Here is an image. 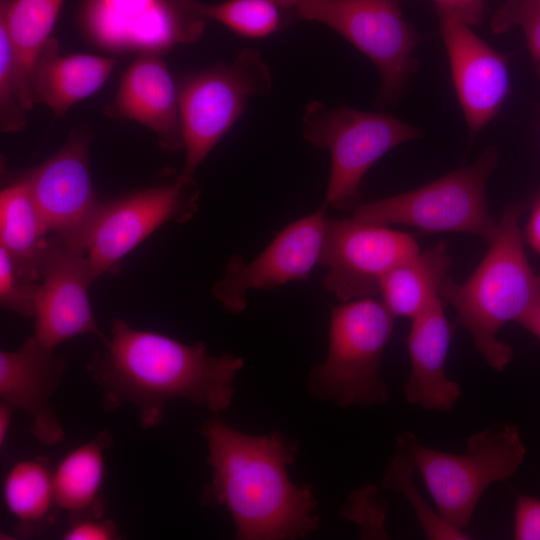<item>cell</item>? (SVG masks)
<instances>
[{"instance_id": "cell-37", "label": "cell", "mask_w": 540, "mask_h": 540, "mask_svg": "<svg viewBox=\"0 0 540 540\" xmlns=\"http://www.w3.org/2000/svg\"><path fill=\"white\" fill-rule=\"evenodd\" d=\"M273 1L277 3L279 6H281L283 9L289 11L292 9L297 10V8L307 0H273Z\"/></svg>"}, {"instance_id": "cell-20", "label": "cell", "mask_w": 540, "mask_h": 540, "mask_svg": "<svg viewBox=\"0 0 540 540\" xmlns=\"http://www.w3.org/2000/svg\"><path fill=\"white\" fill-rule=\"evenodd\" d=\"M48 227L21 178L0 194V247L10 256L17 274L38 284L47 253Z\"/></svg>"}, {"instance_id": "cell-13", "label": "cell", "mask_w": 540, "mask_h": 540, "mask_svg": "<svg viewBox=\"0 0 540 540\" xmlns=\"http://www.w3.org/2000/svg\"><path fill=\"white\" fill-rule=\"evenodd\" d=\"M89 143L84 133L71 135L59 150L22 177L49 232L83 251L103 203L90 176Z\"/></svg>"}, {"instance_id": "cell-28", "label": "cell", "mask_w": 540, "mask_h": 540, "mask_svg": "<svg viewBox=\"0 0 540 540\" xmlns=\"http://www.w3.org/2000/svg\"><path fill=\"white\" fill-rule=\"evenodd\" d=\"M25 108L14 52L0 24V125L4 133L17 132L25 124Z\"/></svg>"}, {"instance_id": "cell-23", "label": "cell", "mask_w": 540, "mask_h": 540, "mask_svg": "<svg viewBox=\"0 0 540 540\" xmlns=\"http://www.w3.org/2000/svg\"><path fill=\"white\" fill-rule=\"evenodd\" d=\"M63 0H0V24L11 42L19 73L25 110L33 107L30 75L35 59L46 42Z\"/></svg>"}, {"instance_id": "cell-29", "label": "cell", "mask_w": 540, "mask_h": 540, "mask_svg": "<svg viewBox=\"0 0 540 540\" xmlns=\"http://www.w3.org/2000/svg\"><path fill=\"white\" fill-rule=\"evenodd\" d=\"M517 26L524 32L530 53L540 68L539 0H506L491 20V30L496 34Z\"/></svg>"}, {"instance_id": "cell-24", "label": "cell", "mask_w": 540, "mask_h": 540, "mask_svg": "<svg viewBox=\"0 0 540 540\" xmlns=\"http://www.w3.org/2000/svg\"><path fill=\"white\" fill-rule=\"evenodd\" d=\"M3 499L23 535L42 533L55 521L53 472L43 458L16 462L5 475Z\"/></svg>"}, {"instance_id": "cell-10", "label": "cell", "mask_w": 540, "mask_h": 540, "mask_svg": "<svg viewBox=\"0 0 540 540\" xmlns=\"http://www.w3.org/2000/svg\"><path fill=\"white\" fill-rule=\"evenodd\" d=\"M199 189L181 174L172 182L102 203L90 229L85 252L96 278L167 222L182 223L198 210Z\"/></svg>"}, {"instance_id": "cell-15", "label": "cell", "mask_w": 540, "mask_h": 540, "mask_svg": "<svg viewBox=\"0 0 540 540\" xmlns=\"http://www.w3.org/2000/svg\"><path fill=\"white\" fill-rule=\"evenodd\" d=\"M458 102L472 136L496 117L509 94L507 58L468 23L436 11Z\"/></svg>"}, {"instance_id": "cell-25", "label": "cell", "mask_w": 540, "mask_h": 540, "mask_svg": "<svg viewBox=\"0 0 540 540\" xmlns=\"http://www.w3.org/2000/svg\"><path fill=\"white\" fill-rule=\"evenodd\" d=\"M193 11L204 19L218 21L247 38L267 37L285 24L284 11L273 0H227L217 4L190 0Z\"/></svg>"}, {"instance_id": "cell-38", "label": "cell", "mask_w": 540, "mask_h": 540, "mask_svg": "<svg viewBox=\"0 0 540 540\" xmlns=\"http://www.w3.org/2000/svg\"><path fill=\"white\" fill-rule=\"evenodd\" d=\"M540 1V0H539Z\"/></svg>"}, {"instance_id": "cell-30", "label": "cell", "mask_w": 540, "mask_h": 540, "mask_svg": "<svg viewBox=\"0 0 540 540\" xmlns=\"http://www.w3.org/2000/svg\"><path fill=\"white\" fill-rule=\"evenodd\" d=\"M37 286L38 284L27 283L17 274L10 256L0 247L1 306L26 317L34 316Z\"/></svg>"}, {"instance_id": "cell-17", "label": "cell", "mask_w": 540, "mask_h": 540, "mask_svg": "<svg viewBox=\"0 0 540 540\" xmlns=\"http://www.w3.org/2000/svg\"><path fill=\"white\" fill-rule=\"evenodd\" d=\"M109 111L150 129L163 149H184L177 83L162 54L137 56L124 72Z\"/></svg>"}, {"instance_id": "cell-1", "label": "cell", "mask_w": 540, "mask_h": 540, "mask_svg": "<svg viewBox=\"0 0 540 540\" xmlns=\"http://www.w3.org/2000/svg\"><path fill=\"white\" fill-rule=\"evenodd\" d=\"M103 344L87 364L102 391V407L111 412L133 405L143 429L160 425L173 399H185L214 414L226 410L234 395L232 384L244 366L240 357L213 356L203 343H183L133 328L122 319L112 321Z\"/></svg>"}, {"instance_id": "cell-32", "label": "cell", "mask_w": 540, "mask_h": 540, "mask_svg": "<svg viewBox=\"0 0 540 540\" xmlns=\"http://www.w3.org/2000/svg\"><path fill=\"white\" fill-rule=\"evenodd\" d=\"M514 539L540 540V499L528 495H517Z\"/></svg>"}, {"instance_id": "cell-26", "label": "cell", "mask_w": 540, "mask_h": 540, "mask_svg": "<svg viewBox=\"0 0 540 540\" xmlns=\"http://www.w3.org/2000/svg\"><path fill=\"white\" fill-rule=\"evenodd\" d=\"M415 470L409 454L398 446V451L383 478V485L406 498L426 538L431 540L470 539V535L465 530L457 529L449 524L424 500L413 480Z\"/></svg>"}, {"instance_id": "cell-36", "label": "cell", "mask_w": 540, "mask_h": 540, "mask_svg": "<svg viewBox=\"0 0 540 540\" xmlns=\"http://www.w3.org/2000/svg\"><path fill=\"white\" fill-rule=\"evenodd\" d=\"M15 409L7 403L0 401V447H3L9 433L12 422V414Z\"/></svg>"}, {"instance_id": "cell-5", "label": "cell", "mask_w": 540, "mask_h": 540, "mask_svg": "<svg viewBox=\"0 0 540 540\" xmlns=\"http://www.w3.org/2000/svg\"><path fill=\"white\" fill-rule=\"evenodd\" d=\"M395 319L372 297L334 307L328 354L310 372L309 391L341 407L386 404L389 390L381 376V360Z\"/></svg>"}, {"instance_id": "cell-4", "label": "cell", "mask_w": 540, "mask_h": 540, "mask_svg": "<svg viewBox=\"0 0 540 540\" xmlns=\"http://www.w3.org/2000/svg\"><path fill=\"white\" fill-rule=\"evenodd\" d=\"M435 504L449 524L465 530L489 486L512 477L524 462L526 447L519 428L492 425L470 435L460 454L430 448L415 434L398 436Z\"/></svg>"}, {"instance_id": "cell-22", "label": "cell", "mask_w": 540, "mask_h": 540, "mask_svg": "<svg viewBox=\"0 0 540 540\" xmlns=\"http://www.w3.org/2000/svg\"><path fill=\"white\" fill-rule=\"evenodd\" d=\"M451 264L444 242L419 250L385 274L379 290L381 302L395 318L413 319L440 297Z\"/></svg>"}, {"instance_id": "cell-8", "label": "cell", "mask_w": 540, "mask_h": 540, "mask_svg": "<svg viewBox=\"0 0 540 540\" xmlns=\"http://www.w3.org/2000/svg\"><path fill=\"white\" fill-rule=\"evenodd\" d=\"M270 69L258 51L242 50L230 64L182 75L177 82L185 150L181 175L192 178L218 142L247 108L250 97L268 94Z\"/></svg>"}, {"instance_id": "cell-3", "label": "cell", "mask_w": 540, "mask_h": 540, "mask_svg": "<svg viewBox=\"0 0 540 540\" xmlns=\"http://www.w3.org/2000/svg\"><path fill=\"white\" fill-rule=\"evenodd\" d=\"M524 205L508 206L471 276L462 283L446 277L439 296L457 312L487 365L503 371L513 358L511 346L498 338L508 322H518L540 302V273L526 256L520 218Z\"/></svg>"}, {"instance_id": "cell-21", "label": "cell", "mask_w": 540, "mask_h": 540, "mask_svg": "<svg viewBox=\"0 0 540 540\" xmlns=\"http://www.w3.org/2000/svg\"><path fill=\"white\" fill-rule=\"evenodd\" d=\"M112 444V434L101 431L66 454L53 471L55 501L59 510L69 513V521L104 516V452Z\"/></svg>"}, {"instance_id": "cell-6", "label": "cell", "mask_w": 540, "mask_h": 540, "mask_svg": "<svg viewBox=\"0 0 540 540\" xmlns=\"http://www.w3.org/2000/svg\"><path fill=\"white\" fill-rule=\"evenodd\" d=\"M497 159L496 147H488L472 165L422 187L357 204L352 218L384 226L405 225L429 233H468L489 244L498 223L488 211L486 190Z\"/></svg>"}, {"instance_id": "cell-16", "label": "cell", "mask_w": 540, "mask_h": 540, "mask_svg": "<svg viewBox=\"0 0 540 540\" xmlns=\"http://www.w3.org/2000/svg\"><path fill=\"white\" fill-rule=\"evenodd\" d=\"M30 336L16 350L0 352V401L31 419V433L51 446L64 439V429L50 400L60 385L67 359Z\"/></svg>"}, {"instance_id": "cell-34", "label": "cell", "mask_w": 540, "mask_h": 540, "mask_svg": "<svg viewBox=\"0 0 540 540\" xmlns=\"http://www.w3.org/2000/svg\"><path fill=\"white\" fill-rule=\"evenodd\" d=\"M523 237L526 243L540 255V193L532 205Z\"/></svg>"}, {"instance_id": "cell-33", "label": "cell", "mask_w": 540, "mask_h": 540, "mask_svg": "<svg viewBox=\"0 0 540 540\" xmlns=\"http://www.w3.org/2000/svg\"><path fill=\"white\" fill-rule=\"evenodd\" d=\"M436 11L448 13L471 26L481 22L484 14V0H432Z\"/></svg>"}, {"instance_id": "cell-19", "label": "cell", "mask_w": 540, "mask_h": 540, "mask_svg": "<svg viewBox=\"0 0 540 540\" xmlns=\"http://www.w3.org/2000/svg\"><path fill=\"white\" fill-rule=\"evenodd\" d=\"M117 60L92 54L62 55L50 38L37 55L30 75L34 104L42 103L56 116L96 93L109 79Z\"/></svg>"}, {"instance_id": "cell-2", "label": "cell", "mask_w": 540, "mask_h": 540, "mask_svg": "<svg viewBox=\"0 0 540 540\" xmlns=\"http://www.w3.org/2000/svg\"><path fill=\"white\" fill-rule=\"evenodd\" d=\"M200 433L213 470L202 502L226 507L237 539H297L317 529V502L311 487L297 486L288 476L297 443L278 432L244 434L218 416L206 420Z\"/></svg>"}, {"instance_id": "cell-9", "label": "cell", "mask_w": 540, "mask_h": 540, "mask_svg": "<svg viewBox=\"0 0 540 540\" xmlns=\"http://www.w3.org/2000/svg\"><path fill=\"white\" fill-rule=\"evenodd\" d=\"M402 0H307L296 12L323 23L371 60L381 76L380 98L396 102L417 69L418 36L405 20Z\"/></svg>"}, {"instance_id": "cell-31", "label": "cell", "mask_w": 540, "mask_h": 540, "mask_svg": "<svg viewBox=\"0 0 540 540\" xmlns=\"http://www.w3.org/2000/svg\"><path fill=\"white\" fill-rule=\"evenodd\" d=\"M120 538L116 523L104 516H90L69 521L65 540H115Z\"/></svg>"}, {"instance_id": "cell-14", "label": "cell", "mask_w": 540, "mask_h": 540, "mask_svg": "<svg viewBox=\"0 0 540 540\" xmlns=\"http://www.w3.org/2000/svg\"><path fill=\"white\" fill-rule=\"evenodd\" d=\"M95 279L85 251L50 236L34 301L33 335L41 343L56 348L84 334L105 341L88 297V288Z\"/></svg>"}, {"instance_id": "cell-12", "label": "cell", "mask_w": 540, "mask_h": 540, "mask_svg": "<svg viewBox=\"0 0 540 540\" xmlns=\"http://www.w3.org/2000/svg\"><path fill=\"white\" fill-rule=\"evenodd\" d=\"M324 204L315 212L284 227L253 260L230 258L223 278L212 293L225 310L243 312L250 290H272L293 281H305L320 264L329 217Z\"/></svg>"}, {"instance_id": "cell-7", "label": "cell", "mask_w": 540, "mask_h": 540, "mask_svg": "<svg viewBox=\"0 0 540 540\" xmlns=\"http://www.w3.org/2000/svg\"><path fill=\"white\" fill-rule=\"evenodd\" d=\"M303 136L313 146L326 149L331 169L324 205L355 207L363 177L387 152L422 137V131L385 113L366 112L322 102H309L302 116Z\"/></svg>"}, {"instance_id": "cell-35", "label": "cell", "mask_w": 540, "mask_h": 540, "mask_svg": "<svg viewBox=\"0 0 540 540\" xmlns=\"http://www.w3.org/2000/svg\"><path fill=\"white\" fill-rule=\"evenodd\" d=\"M517 323L540 339V302L532 307Z\"/></svg>"}, {"instance_id": "cell-18", "label": "cell", "mask_w": 540, "mask_h": 540, "mask_svg": "<svg viewBox=\"0 0 540 540\" xmlns=\"http://www.w3.org/2000/svg\"><path fill=\"white\" fill-rule=\"evenodd\" d=\"M406 340L410 372L403 386L407 403L430 411H447L462 390L446 373L451 327L440 297L411 319Z\"/></svg>"}, {"instance_id": "cell-11", "label": "cell", "mask_w": 540, "mask_h": 540, "mask_svg": "<svg viewBox=\"0 0 540 540\" xmlns=\"http://www.w3.org/2000/svg\"><path fill=\"white\" fill-rule=\"evenodd\" d=\"M420 250L409 233L354 218H329L320 265L324 288L340 302L379 294L385 274Z\"/></svg>"}, {"instance_id": "cell-27", "label": "cell", "mask_w": 540, "mask_h": 540, "mask_svg": "<svg viewBox=\"0 0 540 540\" xmlns=\"http://www.w3.org/2000/svg\"><path fill=\"white\" fill-rule=\"evenodd\" d=\"M158 1L88 0L84 9L85 29L99 47L112 52H124L127 27Z\"/></svg>"}]
</instances>
